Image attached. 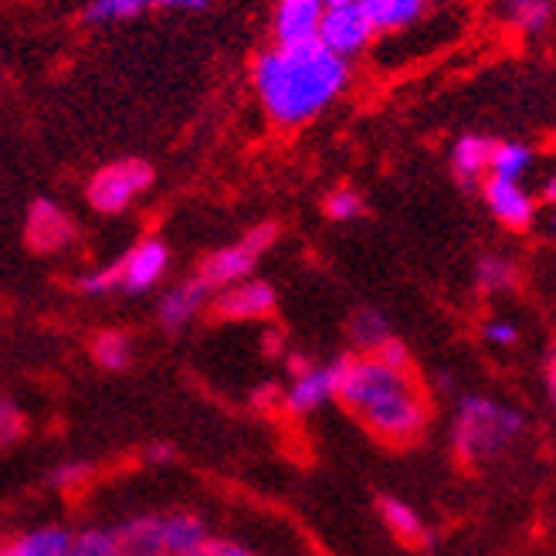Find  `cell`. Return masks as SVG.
I'll return each mask as SVG.
<instances>
[{"label":"cell","instance_id":"cell-31","mask_svg":"<svg viewBox=\"0 0 556 556\" xmlns=\"http://www.w3.org/2000/svg\"><path fill=\"white\" fill-rule=\"evenodd\" d=\"M187 556H255V553L238 546V543H231V540H214V536H207L198 549L187 553Z\"/></svg>","mask_w":556,"mask_h":556},{"label":"cell","instance_id":"cell-34","mask_svg":"<svg viewBox=\"0 0 556 556\" xmlns=\"http://www.w3.org/2000/svg\"><path fill=\"white\" fill-rule=\"evenodd\" d=\"M211 0H160V11H184V14H193V11H207Z\"/></svg>","mask_w":556,"mask_h":556},{"label":"cell","instance_id":"cell-35","mask_svg":"<svg viewBox=\"0 0 556 556\" xmlns=\"http://www.w3.org/2000/svg\"><path fill=\"white\" fill-rule=\"evenodd\" d=\"M278 401H282V391H278V387H262V391L255 394V404L258 407H271Z\"/></svg>","mask_w":556,"mask_h":556},{"label":"cell","instance_id":"cell-29","mask_svg":"<svg viewBox=\"0 0 556 556\" xmlns=\"http://www.w3.org/2000/svg\"><path fill=\"white\" fill-rule=\"evenodd\" d=\"M24 414L11 404V401H0V448L11 441H17L24 434Z\"/></svg>","mask_w":556,"mask_h":556},{"label":"cell","instance_id":"cell-41","mask_svg":"<svg viewBox=\"0 0 556 556\" xmlns=\"http://www.w3.org/2000/svg\"><path fill=\"white\" fill-rule=\"evenodd\" d=\"M0 556H11V549H0Z\"/></svg>","mask_w":556,"mask_h":556},{"label":"cell","instance_id":"cell-3","mask_svg":"<svg viewBox=\"0 0 556 556\" xmlns=\"http://www.w3.org/2000/svg\"><path fill=\"white\" fill-rule=\"evenodd\" d=\"M522 434H526V414L519 407L482 394L462 397L455 417V452L465 462L471 465L492 462L503 452H509Z\"/></svg>","mask_w":556,"mask_h":556},{"label":"cell","instance_id":"cell-10","mask_svg":"<svg viewBox=\"0 0 556 556\" xmlns=\"http://www.w3.org/2000/svg\"><path fill=\"white\" fill-rule=\"evenodd\" d=\"M340 374H343V356L332 359L326 367H309L305 374L292 377V387L282 394V404L289 414L302 417V414H313L323 404H329L337 397V387H340Z\"/></svg>","mask_w":556,"mask_h":556},{"label":"cell","instance_id":"cell-14","mask_svg":"<svg viewBox=\"0 0 556 556\" xmlns=\"http://www.w3.org/2000/svg\"><path fill=\"white\" fill-rule=\"evenodd\" d=\"M211 295L214 292L201 282L198 275L187 278V282H180L177 289H170V292L163 295V302H160V323L166 329H174V332L184 329L211 302Z\"/></svg>","mask_w":556,"mask_h":556},{"label":"cell","instance_id":"cell-20","mask_svg":"<svg viewBox=\"0 0 556 556\" xmlns=\"http://www.w3.org/2000/svg\"><path fill=\"white\" fill-rule=\"evenodd\" d=\"M536 153L533 147L516 143V139H506V143H492V156H489V174L492 177H506V180H522L533 170Z\"/></svg>","mask_w":556,"mask_h":556},{"label":"cell","instance_id":"cell-5","mask_svg":"<svg viewBox=\"0 0 556 556\" xmlns=\"http://www.w3.org/2000/svg\"><path fill=\"white\" fill-rule=\"evenodd\" d=\"M153 187V166L139 156L116 160L102 166V170L89 180V204L99 214H123L136 198Z\"/></svg>","mask_w":556,"mask_h":556},{"label":"cell","instance_id":"cell-11","mask_svg":"<svg viewBox=\"0 0 556 556\" xmlns=\"http://www.w3.org/2000/svg\"><path fill=\"white\" fill-rule=\"evenodd\" d=\"M326 4H329V0H278L275 11H271V38H275V45L316 41Z\"/></svg>","mask_w":556,"mask_h":556},{"label":"cell","instance_id":"cell-21","mask_svg":"<svg viewBox=\"0 0 556 556\" xmlns=\"http://www.w3.org/2000/svg\"><path fill=\"white\" fill-rule=\"evenodd\" d=\"M72 536H75V533L59 530V526H48V530L24 533V536L14 540L8 549H11V556H68Z\"/></svg>","mask_w":556,"mask_h":556},{"label":"cell","instance_id":"cell-30","mask_svg":"<svg viewBox=\"0 0 556 556\" xmlns=\"http://www.w3.org/2000/svg\"><path fill=\"white\" fill-rule=\"evenodd\" d=\"M482 337H485L492 346H516V343H519V326L509 323V319H492V323H485Z\"/></svg>","mask_w":556,"mask_h":556},{"label":"cell","instance_id":"cell-42","mask_svg":"<svg viewBox=\"0 0 556 556\" xmlns=\"http://www.w3.org/2000/svg\"><path fill=\"white\" fill-rule=\"evenodd\" d=\"M428 4H431V0H428Z\"/></svg>","mask_w":556,"mask_h":556},{"label":"cell","instance_id":"cell-39","mask_svg":"<svg viewBox=\"0 0 556 556\" xmlns=\"http://www.w3.org/2000/svg\"><path fill=\"white\" fill-rule=\"evenodd\" d=\"M546 380H549V394L556 401V353L549 356V370H546Z\"/></svg>","mask_w":556,"mask_h":556},{"label":"cell","instance_id":"cell-12","mask_svg":"<svg viewBox=\"0 0 556 556\" xmlns=\"http://www.w3.org/2000/svg\"><path fill=\"white\" fill-rule=\"evenodd\" d=\"M27 244H31V252L38 255H51V252H62L75 241V225L72 217L51 201H35L31 211H27Z\"/></svg>","mask_w":556,"mask_h":556},{"label":"cell","instance_id":"cell-2","mask_svg":"<svg viewBox=\"0 0 556 556\" xmlns=\"http://www.w3.org/2000/svg\"><path fill=\"white\" fill-rule=\"evenodd\" d=\"M337 401L387 444H410L428 428V401L410 367H391L374 353L343 356Z\"/></svg>","mask_w":556,"mask_h":556},{"label":"cell","instance_id":"cell-8","mask_svg":"<svg viewBox=\"0 0 556 556\" xmlns=\"http://www.w3.org/2000/svg\"><path fill=\"white\" fill-rule=\"evenodd\" d=\"M275 289L262 278H241V282L214 292L211 299V313L217 319H231V323H244V319H265L275 313Z\"/></svg>","mask_w":556,"mask_h":556},{"label":"cell","instance_id":"cell-9","mask_svg":"<svg viewBox=\"0 0 556 556\" xmlns=\"http://www.w3.org/2000/svg\"><path fill=\"white\" fill-rule=\"evenodd\" d=\"M170 268V248L160 238H147L119 258V289L129 295L150 292Z\"/></svg>","mask_w":556,"mask_h":556},{"label":"cell","instance_id":"cell-32","mask_svg":"<svg viewBox=\"0 0 556 556\" xmlns=\"http://www.w3.org/2000/svg\"><path fill=\"white\" fill-rule=\"evenodd\" d=\"M374 356L383 359V364H391V367H410V353H407V346H404L397 337H391L387 343H380V346L374 350Z\"/></svg>","mask_w":556,"mask_h":556},{"label":"cell","instance_id":"cell-15","mask_svg":"<svg viewBox=\"0 0 556 556\" xmlns=\"http://www.w3.org/2000/svg\"><path fill=\"white\" fill-rule=\"evenodd\" d=\"M380 35H401L428 14V0H359Z\"/></svg>","mask_w":556,"mask_h":556},{"label":"cell","instance_id":"cell-24","mask_svg":"<svg viewBox=\"0 0 556 556\" xmlns=\"http://www.w3.org/2000/svg\"><path fill=\"white\" fill-rule=\"evenodd\" d=\"M147 11H160V0H89L86 4V24H116L132 21Z\"/></svg>","mask_w":556,"mask_h":556},{"label":"cell","instance_id":"cell-26","mask_svg":"<svg viewBox=\"0 0 556 556\" xmlns=\"http://www.w3.org/2000/svg\"><path fill=\"white\" fill-rule=\"evenodd\" d=\"M326 214L332 217V220H340V225H346V220H356V217H364V211H367V201H364V193L359 190H353V187H337L326 198Z\"/></svg>","mask_w":556,"mask_h":556},{"label":"cell","instance_id":"cell-40","mask_svg":"<svg viewBox=\"0 0 556 556\" xmlns=\"http://www.w3.org/2000/svg\"><path fill=\"white\" fill-rule=\"evenodd\" d=\"M329 4H359V0H329Z\"/></svg>","mask_w":556,"mask_h":556},{"label":"cell","instance_id":"cell-38","mask_svg":"<svg viewBox=\"0 0 556 556\" xmlns=\"http://www.w3.org/2000/svg\"><path fill=\"white\" fill-rule=\"evenodd\" d=\"M265 353H268V356H278V353H282V337H278V332H265Z\"/></svg>","mask_w":556,"mask_h":556},{"label":"cell","instance_id":"cell-25","mask_svg":"<svg viewBox=\"0 0 556 556\" xmlns=\"http://www.w3.org/2000/svg\"><path fill=\"white\" fill-rule=\"evenodd\" d=\"M92 356L102 370H126L132 364V343L126 332L119 329H109V332H99L96 343H92Z\"/></svg>","mask_w":556,"mask_h":556},{"label":"cell","instance_id":"cell-19","mask_svg":"<svg viewBox=\"0 0 556 556\" xmlns=\"http://www.w3.org/2000/svg\"><path fill=\"white\" fill-rule=\"evenodd\" d=\"M380 516H383V522H387V530H391L401 543H407V546H421V543L428 540V530H425L421 516H417L407 503H401V498L383 495V498H380Z\"/></svg>","mask_w":556,"mask_h":556},{"label":"cell","instance_id":"cell-28","mask_svg":"<svg viewBox=\"0 0 556 556\" xmlns=\"http://www.w3.org/2000/svg\"><path fill=\"white\" fill-rule=\"evenodd\" d=\"M78 289L86 292V295H105V292L119 289V262L116 265H105V268H96L89 275H81L78 278Z\"/></svg>","mask_w":556,"mask_h":556},{"label":"cell","instance_id":"cell-27","mask_svg":"<svg viewBox=\"0 0 556 556\" xmlns=\"http://www.w3.org/2000/svg\"><path fill=\"white\" fill-rule=\"evenodd\" d=\"M68 556H123L119 543L113 533L105 530H86V533H75L72 536V549Z\"/></svg>","mask_w":556,"mask_h":556},{"label":"cell","instance_id":"cell-4","mask_svg":"<svg viewBox=\"0 0 556 556\" xmlns=\"http://www.w3.org/2000/svg\"><path fill=\"white\" fill-rule=\"evenodd\" d=\"M278 238V228L275 225H258L252 228L244 238H238L235 244L220 248V252L207 255L198 278L211 289V292H220L228 289L235 282H241V278H252V271L258 268L262 255L268 252V248L275 244Z\"/></svg>","mask_w":556,"mask_h":556},{"label":"cell","instance_id":"cell-36","mask_svg":"<svg viewBox=\"0 0 556 556\" xmlns=\"http://www.w3.org/2000/svg\"><path fill=\"white\" fill-rule=\"evenodd\" d=\"M540 201H546V204H556V170L543 180V187H540Z\"/></svg>","mask_w":556,"mask_h":556},{"label":"cell","instance_id":"cell-18","mask_svg":"<svg viewBox=\"0 0 556 556\" xmlns=\"http://www.w3.org/2000/svg\"><path fill=\"white\" fill-rule=\"evenodd\" d=\"M207 522L198 513L163 516V556H187L207 540Z\"/></svg>","mask_w":556,"mask_h":556},{"label":"cell","instance_id":"cell-23","mask_svg":"<svg viewBox=\"0 0 556 556\" xmlns=\"http://www.w3.org/2000/svg\"><path fill=\"white\" fill-rule=\"evenodd\" d=\"M391 323H387V316L380 309H359L353 319H350V340L359 353H374L380 343L391 340Z\"/></svg>","mask_w":556,"mask_h":556},{"label":"cell","instance_id":"cell-37","mask_svg":"<svg viewBox=\"0 0 556 556\" xmlns=\"http://www.w3.org/2000/svg\"><path fill=\"white\" fill-rule=\"evenodd\" d=\"M309 367H313V359H309V356H289V370H292V377L305 374Z\"/></svg>","mask_w":556,"mask_h":556},{"label":"cell","instance_id":"cell-13","mask_svg":"<svg viewBox=\"0 0 556 556\" xmlns=\"http://www.w3.org/2000/svg\"><path fill=\"white\" fill-rule=\"evenodd\" d=\"M492 139L482 132H465L452 147V174L462 187H479L489 177Z\"/></svg>","mask_w":556,"mask_h":556},{"label":"cell","instance_id":"cell-22","mask_svg":"<svg viewBox=\"0 0 556 556\" xmlns=\"http://www.w3.org/2000/svg\"><path fill=\"white\" fill-rule=\"evenodd\" d=\"M519 278V268L509 255H498V252H485L476 262V286L489 295L495 292H509Z\"/></svg>","mask_w":556,"mask_h":556},{"label":"cell","instance_id":"cell-7","mask_svg":"<svg viewBox=\"0 0 556 556\" xmlns=\"http://www.w3.org/2000/svg\"><path fill=\"white\" fill-rule=\"evenodd\" d=\"M482 201L498 225L509 228V231H526V228L536 225L540 201L522 187V180H506V177L489 174L482 180Z\"/></svg>","mask_w":556,"mask_h":556},{"label":"cell","instance_id":"cell-1","mask_svg":"<svg viewBox=\"0 0 556 556\" xmlns=\"http://www.w3.org/2000/svg\"><path fill=\"white\" fill-rule=\"evenodd\" d=\"M350 62L337 59L319 41L271 45L252 65L255 96L265 116L282 129H295L323 116L350 89Z\"/></svg>","mask_w":556,"mask_h":556},{"label":"cell","instance_id":"cell-17","mask_svg":"<svg viewBox=\"0 0 556 556\" xmlns=\"http://www.w3.org/2000/svg\"><path fill=\"white\" fill-rule=\"evenodd\" d=\"M123 556H163V516H132L113 530Z\"/></svg>","mask_w":556,"mask_h":556},{"label":"cell","instance_id":"cell-33","mask_svg":"<svg viewBox=\"0 0 556 556\" xmlns=\"http://www.w3.org/2000/svg\"><path fill=\"white\" fill-rule=\"evenodd\" d=\"M89 465H81V462H72V465H62L59 471H54V482H59V485H75V482H86V476H89Z\"/></svg>","mask_w":556,"mask_h":556},{"label":"cell","instance_id":"cell-6","mask_svg":"<svg viewBox=\"0 0 556 556\" xmlns=\"http://www.w3.org/2000/svg\"><path fill=\"white\" fill-rule=\"evenodd\" d=\"M316 41L326 51L337 54V59L353 62L359 54L370 51V45L377 41V31H374L364 4H326Z\"/></svg>","mask_w":556,"mask_h":556},{"label":"cell","instance_id":"cell-16","mask_svg":"<svg viewBox=\"0 0 556 556\" xmlns=\"http://www.w3.org/2000/svg\"><path fill=\"white\" fill-rule=\"evenodd\" d=\"M498 17H503L516 35L540 38L556 21V0H498Z\"/></svg>","mask_w":556,"mask_h":556}]
</instances>
